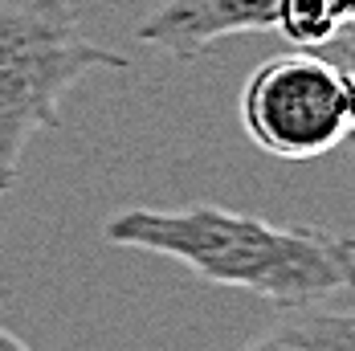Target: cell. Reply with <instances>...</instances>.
Listing matches in <instances>:
<instances>
[{"label":"cell","mask_w":355,"mask_h":351,"mask_svg":"<svg viewBox=\"0 0 355 351\" xmlns=\"http://www.w3.org/2000/svg\"><path fill=\"white\" fill-rule=\"evenodd\" d=\"M110 246L172 257L196 278L278 307H315L355 290V237L322 225H270L220 205L127 209L103 229Z\"/></svg>","instance_id":"1"},{"label":"cell","mask_w":355,"mask_h":351,"mask_svg":"<svg viewBox=\"0 0 355 351\" xmlns=\"http://www.w3.org/2000/svg\"><path fill=\"white\" fill-rule=\"evenodd\" d=\"M98 70L131 62L78 33L73 0H0V196L17 188L29 139L62 127L66 90Z\"/></svg>","instance_id":"2"},{"label":"cell","mask_w":355,"mask_h":351,"mask_svg":"<svg viewBox=\"0 0 355 351\" xmlns=\"http://www.w3.org/2000/svg\"><path fill=\"white\" fill-rule=\"evenodd\" d=\"M241 127L266 155L311 164L355 135V78L319 53H278L241 86Z\"/></svg>","instance_id":"3"},{"label":"cell","mask_w":355,"mask_h":351,"mask_svg":"<svg viewBox=\"0 0 355 351\" xmlns=\"http://www.w3.org/2000/svg\"><path fill=\"white\" fill-rule=\"evenodd\" d=\"M274 4L278 0H164L143 17L135 37L172 62H196L225 37L274 33Z\"/></svg>","instance_id":"4"},{"label":"cell","mask_w":355,"mask_h":351,"mask_svg":"<svg viewBox=\"0 0 355 351\" xmlns=\"http://www.w3.org/2000/svg\"><path fill=\"white\" fill-rule=\"evenodd\" d=\"M274 33L290 49L319 53L355 78V0H278Z\"/></svg>","instance_id":"5"},{"label":"cell","mask_w":355,"mask_h":351,"mask_svg":"<svg viewBox=\"0 0 355 351\" xmlns=\"http://www.w3.org/2000/svg\"><path fill=\"white\" fill-rule=\"evenodd\" d=\"M241 351H355V315L298 307V315L282 318Z\"/></svg>","instance_id":"6"},{"label":"cell","mask_w":355,"mask_h":351,"mask_svg":"<svg viewBox=\"0 0 355 351\" xmlns=\"http://www.w3.org/2000/svg\"><path fill=\"white\" fill-rule=\"evenodd\" d=\"M0 351H29V348H25L12 331H0Z\"/></svg>","instance_id":"7"},{"label":"cell","mask_w":355,"mask_h":351,"mask_svg":"<svg viewBox=\"0 0 355 351\" xmlns=\"http://www.w3.org/2000/svg\"><path fill=\"white\" fill-rule=\"evenodd\" d=\"M347 143H352V147H355V135H352V139H347Z\"/></svg>","instance_id":"8"},{"label":"cell","mask_w":355,"mask_h":351,"mask_svg":"<svg viewBox=\"0 0 355 351\" xmlns=\"http://www.w3.org/2000/svg\"><path fill=\"white\" fill-rule=\"evenodd\" d=\"M352 315H355V311H352Z\"/></svg>","instance_id":"9"}]
</instances>
